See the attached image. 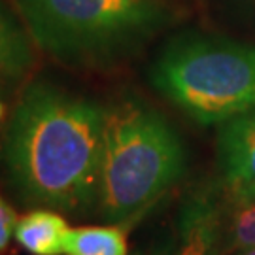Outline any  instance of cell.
<instances>
[{"label":"cell","mask_w":255,"mask_h":255,"mask_svg":"<svg viewBox=\"0 0 255 255\" xmlns=\"http://www.w3.org/2000/svg\"><path fill=\"white\" fill-rule=\"evenodd\" d=\"M106 106L32 82L9 116L0 161L9 187L28 206L66 214L97 210Z\"/></svg>","instance_id":"6da1fadb"},{"label":"cell","mask_w":255,"mask_h":255,"mask_svg":"<svg viewBox=\"0 0 255 255\" xmlns=\"http://www.w3.org/2000/svg\"><path fill=\"white\" fill-rule=\"evenodd\" d=\"M187 170L178 130L159 110L128 97L106 106L97 210L123 223L151 208Z\"/></svg>","instance_id":"7a4b0ae2"},{"label":"cell","mask_w":255,"mask_h":255,"mask_svg":"<svg viewBox=\"0 0 255 255\" xmlns=\"http://www.w3.org/2000/svg\"><path fill=\"white\" fill-rule=\"evenodd\" d=\"M28 34L66 64L106 66L132 55L170 21L161 0H17Z\"/></svg>","instance_id":"3957f363"},{"label":"cell","mask_w":255,"mask_h":255,"mask_svg":"<svg viewBox=\"0 0 255 255\" xmlns=\"http://www.w3.org/2000/svg\"><path fill=\"white\" fill-rule=\"evenodd\" d=\"M153 87L201 125L255 110V46L221 36L180 34L149 70Z\"/></svg>","instance_id":"277c9868"},{"label":"cell","mask_w":255,"mask_h":255,"mask_svg":"<svg viewBox=\"0 0 255 255\" xmlns=\"http://www.w3.org/2000/svg\"><path fill=\"white\" fill-rule=\"evenodd\" d=\"M225 210L221 195L210 185L187 193L176 216L174 255H225Z\"/></svg>","instance_id":"5b68a950"},{"label":"cell","mask_w":255,"mask_h":255,"mask_svg":"<svg viewBox=\"0 0 255 255\" xmlns=\"http://www.w3.org/2000/svg\"><path fill=\"white\" fill-rule=\"evenodd\" d=\"M218 163L229 191L255 185V110L219 125Z\"/></svg>","instance_id":"8992f818"},{"label":"cell","mask_w":255,"mask_h":255,"mask_svg":"<svg viewBox=\"0 0 255 255\" xmlns=\"http://www.w3.org/2000/svg\"><path fill=\"white\" fill-rule=\"evenodd\" d=\"M66 221L57 212L38 208L17 219L13 237L30 255H63Z\"/></svg>","instance_id":"52a82bcc"},{"label":"cell","mask_w":255,"mask_h":255,"mask_svg":"<svg viewBox=\"0 0 255 255\" xmlns=\"http://www.w3.org/2000/svg\"><path fill=\"white\" fill-rule=\"evenodd\" d=\"M32 63L34 55L28 36L0 4V76L8 82L19 80Z\"/></svg>","instance_id":"ba28073f"},{"label":"cell","mask_w":255,"mask_h":255,"mask_svg":"<svg viewBox=\"0 0 255 255\" xmlns=\"http://www.w3.org/2000/svg\"><path fill=\"white\" fill-rule=\"evenodd\" d=\"M63 255H128L127 231L119 225L68 229Z\"/></svg>","instance_id":"9c48e42d"},{"label":"cell","mask_w":255,"mask_h":255,"mask_svg":"<svg viewBox=\"0 0 255 255\" xmlns=\"http://www.w3.org/2000/svg\"><path fill=\"white\" fill-rule=\"evenodd\" d=\"M225 210V255L255 248V199L229 195Z\"/></svg>","instance_id":"30bf717a"},{"label":"cell","mask_w":255,"mask_h":255,"mask_svg":"<svg viewBox=\"0 0 255 255\" xmlns=\"http://www.w3.org/2000/svg\"><path fill=\"white\" fill-rule=\"evenodd\" d=\"M174 246H176V235L172 229L164 227L157 235H153L149 242L138 248L134 255H174Z\"/></svg>","instance_id":"8fae6325"},{"label":"cell","mask_w":255,"mask_h":255,"mask_svg":"<svg viewBox=\"0 0 255 255\" xmlns=\"http://www.w3.org/2000/svg\"><path fill=\"white\" fill-rule=\"evenodd\" d=\"M17 225V214L9 206V202L0 195V252L8 248L9 240L15 233Z\"/></svg>","instance_id":"7c38bea8"},{"label":"cell","mask_w":255,"mask_h":255,"mask_svg":"<svg viewBox=\"0 0 255 255\" xmlns=\"http://www.w3.org/2000/svg\"><path fill=\"white\" fill-rule=\"evenodd\" d=\"M8 80H4L0 76V130L6 125V116H8V104H6V97H4V85Z\"/></svg>","instance_id":"4fadbf2b"},{"label":"cell","mask_w":255,"mask_h":255,"mask_svg":"<svg viewBox=\"0 0 255 255\" xmlns=\"http://www.w3.org/2000/svg\"><path fill=\"white\" fill-rule=\"evenodd\" d=\"M229 195H233V197H242V199H255V185L254 187H244V189L229 191Z\"/></svg>","instance_id":"5bb4252c"},{"label":"cell","mask_w":255,"mask_h":255,"mask_svg":"<svg viewBox=\"0 0 255 255\" xmlns=\"http://www.w3.org/2000/svg\"><path fill=\"white\" fill-rule=\"evenodd\" d=\"M235 255H255V248H250V250H242V252H237Z\"/></svg>","instance_id":"9a60e30c"}]
</instances>
